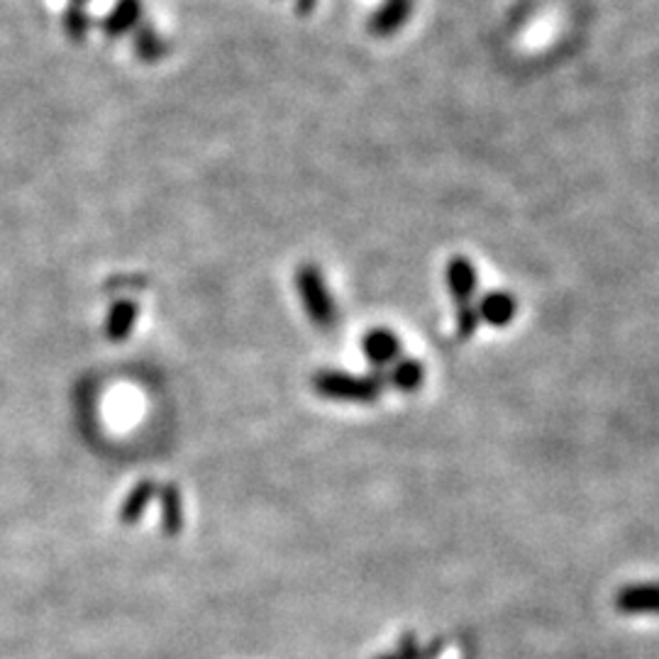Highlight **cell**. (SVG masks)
<instances>
[{"label": "cell", "mask_w": 659, "mask_h": 659, "mask_svg": "<svg viewBox=\"0 0 659 659\" xmlns=\"http://www.w3.org/2000/svg\"><path fill=\"white\" fill-rule=\"evenodd\" d=\"M296 288L298 296L303 301V308H306L311 323L323 330V333H330L337 325V306L335 298L330 294V288L325 284V276L315 264H303L296 272Z\"/></svg>", "instance_id": "obj_2"}, {"label": "cell", "mask_w": 659, "mask_h": 659, "mask_svg": "<svg viewBox=\"0 0 659 659\" xmlns=\"http://www.w3.org/2000/svg\"><path fill=\"white\" fill-rule=\"evenodd\" d=\"M411 10L413 0H384V6L378 8V12L372 18L370 28L378 37L396 35L405 24V20L411 18Z\"/></svg>", "instance_id": "obj_7"}, {"label": "cell", "mask_w": 659, "mask_h": 659, "mask_svg": "<svg viewBox=\"0 0 659 659\" xmlns=\"http://www.w3.org/2000/svg\"><path fill=\"white\" fill-rule=\"evenodd\" d=\"M479 313H476V303H469V306L458 308V335L462 340L472 337L479 330Z\"/></svg>", "instance_id": "obj_13"}, {"label": "cell", "mask_w": 659, "mask_h": 659, "mask_svg": "<svg viewBox=\"0 0 659 659\" xmlns=\"http://www.w3.org/2000/svg\"><path fill=\"white\" fill-rule=\"evenodd\" d=\"M137 16H139L137 0H120L116 12H112V16L106 20V32H110V35L125 32L137 20Z\"/></svg>", "instance_id": "obj_12"}, {"label": "cell", "mask_w": 659, "mask_h": 659, "mask_svg": "<svg viewBox=\"0 0 659 659\" xmlns=\"http://www.w3.org/2000/svg\"><path fill=\"white\" fill-rule=\"evenodd\" d=\"M159 505H161V528L167 535H179L184 528V505H181V491L174 484L161 486L159 491Z\"/></svg>", "instance_id": "obj_11"}, {"label": "cell", "mask_w": 659, "mask_h": 659, "mask_svg": "<svg viewBox=\"0 0 659 659\" xmlns=\"http://www.w3.org/2000/svg\"><path fill=\"white\" fill-rule=\"evenodd\" d=\"M155 493H157L155 481H149V479L139 481V484L128 493V499H125L120 505L122 525L139 523V518H142V513L147 511V505L151 499H155Z\"/></svg>", "instance_id": "obj_10"}, {"label": "cell", "mask_w": 659, "mask_h": 659, "mask_svg": "<svg viewBox=\"0 0 659 659\" xmlns=\"http://www.w3.org/2000/svg\"><path fill=\"white\" fill-rule=\"evenodd\" d=\"M447 288H450V296L454 298V306H469V303H474L476 296V288H479V276L472 259L466 257H452L447 262Z\"/></svg>", "instance_id": "obj_3"}, {"label": "cell", "mask_w": 659, "mask_h": 659, "mask_svg": "<svg viewBox=\"0 0 659 659\" xmlns=\"http://www.w3.org/2000/svg\"><path fill=\"white\" fill-rule=\"evenodd\" d=\"M137 323V306L132 301H118L106 318V337L110 342H122L132 335Z\"/></svg>", "instance_id": "obj_9"}, {"label": "cell", "mask_w": 659, "mask_h": 659, "mask_svg": "<svg viewBox=\"0 0 659 659\" xmlns=\"http://www.w3.org/2000/svg\"><path fill=\"white\" fill-rule=\"evenodd\" d=\"M313 388H315V394L323 396V399H330V401L370 405L384 394L386 376L382 374V370H376L366 376L325 370V372H318L313 376Z\"/></svg>", "instance_id": "obj_1"}, {"label": "cell", "mask_w": 659, "mask_h": 659, "mask_svg": "<svg viewBox=\"0 0 659 659\" xmlns=\"http://www.w3.org/2000/svg\"><path fill=\"white\" fill-rule=\"evenodd\" d=\"M476 313L481 323H486L491 327H505L513 323L518 313V303L509 291H491V294L479 298Z\"/></svg>", "instance_id": "obj_6"}, {"label": "cell", "mask_w": 659, "mask_h": 659, "mask_svg": "<svg viewBox=\"0 0 659 659\" xmlns=\"http://www.w3.org/2000/svg\"><path fill=\"white\" fill-rule=\"evenodd\" d=\"M616 608L626 616L659 613V581H645V584H628L618 591Z\"/></svg>", "instance_id": "obj_4"}, {"label": "cell", "mask_w": 659, "mask_h": 659, "mask_svg": "<svg viewBox=\"0 0 659 659\" xmlns=\"http://www.w3.org/2000/svg\"><path fill=\"white\" fill-rule=\"evenodd\" d=\"M425 382V366L421 360L401 357L391 364V372L386 376V384L403 391V394H413Z\"/></svg>", "instance_id": "obj_8"}, {"label": "cell", "mask_w": 659, "mask_h": 659, "mask_svg": "<svg viewBox=\"0 0 659 659\" xmlns=\"http://www.w3.org/2000/svg\"><path fill=\"white\" fill-rule=\"evenodd\" d=\"M362 350L366 354V360H370L376 370L391 366L396 360H401V352H403L401 340L391 333V330H384V327L370 330L362 340Z\"/></svg>", "instance_id": "obj_5"}]
</instances>
